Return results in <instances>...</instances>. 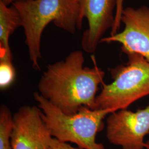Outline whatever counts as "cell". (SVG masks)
I'll list each match as a JSON object with an SVG mask.
<instances>
[{
  "instance_id": "obj_13",
  "label": "cell",
  "mask_w": 149,
  "mask_h": 149,
  "mask_svg": "<svg viewBox=\"0 0 149 149\" xmlns=\"http://www.w3.org/2000/svg\"><path fill=\"white\" fill-rule=\"evenodd\" d=\"M49 149H81L72 147L71 145L61 141L56 138H53L51 140Z\"/></svg>"
},
{
  "instance_id": "obj_14",
  "label": "cell",
  "mask_w": 149,
  "mask_h": 149,
  "mask_svg": "<svg viewBox=\"0 0 149 149\" xmlns=\"http://www.w3.org/2000/svg\"><path fill=\"white\" fill-rule=\"evenodd\" d=\"M1 1H2L6 5L8 6L10 4H13V3H15L16 2L23 1L26 0H1Z\"/></svg>"
},
{
  "instance_id": "obj_4",
  "label": "cell",
  "mask_w": 149,
  "mask_h": 149,
  "mask_svg": "<svg viewBox=\"0 0 149 149\" xmlns=\"http://www.w3.org/2000/svg\"><path fill=\"white\" fill-rule=\"evenodd\" d=\"M128 63L111 69L113 82L103 83L95 100V110L113 112L127 109L149 95V62L140 54H127Z\"/></svg>"
},
{
  "instance_id": "obj_15",
  "label": "cell",
  "mask_w": 149,
  "mask_h": 149,
  "mask_svg": "<svg viewBox=\"0 0 149 149\" xmlns=\"http://www.w3.org/2000/svg\"><path fill=\"white\" fill-rule=\"evenodd\" d=\"M145 148L146 149H149V139L145 143Z\"/></svg>"
},
{
  "instance_id": "obj_11",
  "label": "cell",
  "mask_w": 149,
  "mask_h": 149,
  "mask_svg": "<svg viewBox=\"0 0 149 149\" xmlns=\"http://www.w3.org/2000/svg\"><path fill=\"white\" fill-rule=\"evenodd\" d=\"M16 76L15 69L12 60L0 59V88L4 90L14 81Z\"/></svg>"
},
{
  "instance_id": "obj_1",
  "label": "cell",
  "mask_w": 149,
  "mask_h": 149,
  "mask_svg": "<svg viewBox=\"0 0 149 149\" xmlns=\"http://www.w3.org/2000/svg\"><path fill=\"white\" fill-rule=\"evenodd\" d=\"M93 68H84L83 53L75 50L64 60L49 65L39 81V93L68 115L77 113L82 107L95 110L98 86L105 73L92 56Z\"/></svg>"
},
{
  "instance_id": "obj_2",
  "label": "cell",
  "mask_w": 149,
  "mask_h": 149,
  "mask_svg": "<svg viewBox=\"0 0 149 149\" xmlns=\"http://www.w3.org/2000/svg\"><path fill=\"white\" fill-rule=\"evenodd\" d=\"M18 12L26 37L32 66L40 70L42 58L41 39L48 24H54L60 29L74 34L82 27L80 8L76 0H26L12 4Z\"/></svg>"
},
{
  "instance_id": "obj_12",
  "label": "cell",
  "mask_w": 149,
  "mask_h": 149,
  "mask_svg": "<svg viewBox=\"0 0 149 149\" xmlns=\"http://www.w3.org/2000/svg\"><path fill=\"white\" fill-rule=\"evenodd\" d=\"M125 0H117V5L115 13L114 21L113 26L111 29V36L116 34L119 31V29L122 24V16L123 11L124 10L123 4Z\"/></svg>"
},
{
  "instance_id": "obj_7",
  "label": "cell",
  "mask_w": 149,
  "mask_h": 149,
  "mask_svg": "<svg viewBox=\"0 0 149 149\" xmlns=\"http://www.w3.org/2000/svg\"><path fill=\"white\" fill-rule=\"evenodd\" d=\"M52 138L38 107H21L13 115L12 149H49Z\"/></svg>"
},
{
  "instance_id": "obj_6",
  "label": "cell",
  "mask_w": 149,
  "mask_h": 149,
  "mask_svg": "<svg viewBox=\"0 0 149 149\" xmlns=\"http://www.w3.org/2000/svg\"><path fill=\"white\" fill-rule=\"evenodd\" d=\"M121 22L124 24L123 31L103 38L100 43H120L123 53L138 54L149 62V7L124 8Z\"/></svg>"
},
{
  "instance_id": "obj_5",
  "label": "cell",
  "mask_w": 149,
  "mask_h": 149,
  "mask_svg": "<svg viewBox=\"0 0 149 149\" xmlns=\"http://www.w3.org/2000/svg\"><path fill=\"white\" fill-rule=\"evenodd\" d=\"M106 129L110 143L122 149H144L149 134V105L135 112L125 109L110 113Z\"/></svg>"
},
{
  "instance_id": "obj_8",
  "label": "cell",
  "mask_w": 149,
  "mask_h": 149,
  "mask_svg": "<svg viewBox=\"0 0 149 149\" xmlns=\"http://www.w3.org/2000/svg\"><path fill=\"white\" fill-rule=\"evenodd\" d=\"M76 1L80 8L81 24L84 18L88 23L81 38L82 48L87 53H93L104 33L113 26L117 0Z\"/></svg>"
},
{
  "instance_id": "obj_10",
  "label": "cell",
  "mask_w": 149,
  "mask_h": 149,
  "mask_svg": "<svg viewBox=\"0 0 149 149\" xmlns=\"http://www.w3.org/2000/svg\"><path fill=\"white\" fill-rule=\"evenodd\" d=\"M13 125V116L7 107H0V149H12L11 135Z\"/></svg>"
},
{
  "instance_id": "obj_3",
  "label": "cell",
  "mask_w": 149,
  "mask_h": 149,
  "mask_svg": "<svg viewBox=\"0 0 149 149\" xmlns=\"http://www.w3.org/2000/svg\"><path fill=\"white\" fill-rule=\"evenodd\" d=\"M38 103L43 121L52 136L61 141L71 142L81 149H104L97 143L96 135L103 129V120L112 112L110 110H93L82 107L72 115L65 114L39 92L33 94Z\"/></svg>"
},
{
  "instance_id": "obj_9",
  "label": "cell",
  "mask_w": 149,
  "mask_h": 149,
  "mask_svg": "<svg viewBox=\"0 0 149 149\" xmlns=\"http://www.w3.org/2000/svg\"><path fill=\"white\" fill-rule=\"evenodd\" d=\"M22 27L20 15L14 6L0 0V59L12 60L9 39L18 27Z\"/></svg>"
}]
</instances>
